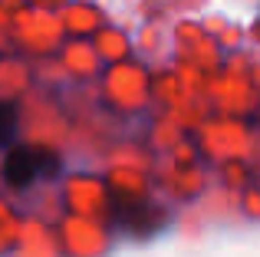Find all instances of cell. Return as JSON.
<instances>
[{"label": "cell", "mask_w": 260, "mask_h": 257, "mask_svg": "<svg viewBox=\"0 0 260 257\" xmlns=\"http://www.w3.org/2000/svg\"><path fill=\"white\" fill-rule=\"evenodd\" d=\"M4 155V178L10 188H30L33 181L53 178L59 172V155L43 145H10Z\"/></svg>", "instance_id": "cell-1"}, {"label": "cell", "mask_w": 260, "mask_h": 257, "mask_svg": "<svg viewBox=\"0 0 260 257\" xmlns=\"http://www.w3.org/2000/svg\"><path fill=\"white\" fill-rule=\"evenodd\" d=\"M10 145H17V106L0 103V155Z\"/></svg>", "instance_id": "cell-2"}]
</instances>
